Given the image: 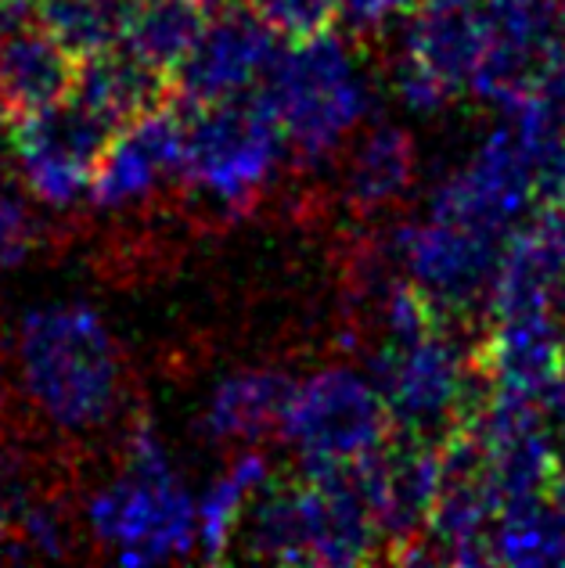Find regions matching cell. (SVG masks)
<instances>
[{
    "mask_svg": "<svg viewBox=\"0 0 565 568\" xmlns=\"http://www.w3.org/2000/svg\"><path fill=\"white\" fill-rule=\"evenodd\" d=\"M77 94L87 109H94L109 126H127L130 119L173 101V83L167 72L141 62L123 43H112L105 51H94L77 62Z\"/></svg>",
    "mask_w": 565,
    "mask_h": 568,
    "instance_id": "d6986e66",
    "label": "cell"
},
{
    "mask_svg": "<svg viewBox=\"0 0 565 568\" xmlns=\"http://www.w3.org/2000/svg\"><path fill=\"white\" fill-rule=\"evenodd\" d=\"M562 40H565V0H562Z\"/></svg>",
    "mask_w": 565,
    "mask_h": 568,
    "instance_id": "f546056e",
    "label": "cell"
},
{
    "mask_svg": "<svg viewBox=\"0 0 565 568\" xmlns=\"http://www.w3.org/2000/svg\"><path fill=\"white\" fill-rule=\"evenodd\" d=\"M295 382L278 367H242L220 378L205 403L202 428L216 443L256 446L281 428Z\"/></svg>",
    "mask_w": 565,
    "mask_h": 568,
    "instance_id": "ffe728a7",
    "label": "cell"
},
{
    "mask_svg": "<svg viewBox=\"0 0 565 568\" xmlns=\"http://www.w3.org/2000/svg\"><path fill=\"white\" fill-rule=\"evenodd\" d=\"M486 51L468 94L497 109H515L547 58L562 51V0H483Z\"/></svg>",
    "mask_w": 565,
    "mask_h": 568,
    "instance_id": "7c38bea8",
    "label": "cell"
},
{
    "mask_svg": "<svg viewBox=\"0 0 565 568\" xmlns=\"http://www.w3.org/2000/svg\"><path fill=\"white\" fill-rule=\"evenodd\" d=\"M475 349L480 338H472V324L454 321H436L411 338H379L367 375L385 399L393 432L440 446L465 425L490 393Z\"/></svg>",
    "mask_w": 565,
    "mask_h": 568,
    "instance_id": "277c9868",
    "label": "cell"
},
{
    "mask_svg": "<svg viewBox=\"0 0 565 568\" xmlns=\"http://www.w3.org/2000/svg\"><path fill=\"white\" fill-rule=\"evenodd\" d=\"M396 263L440 321L472 324L494 288V274L508 237L468 223L425 213V220L400 223L390 234Z\"/></svg>",
    "mask_w": 565,
    "mask_h": 568,
    "instance_id": "ba28073f",
    "label": "cell"
},
{
    "mask_svg": "<svg viewBox=\"0 0 565 568\" xmlns=\"http://www.w3.org/2000/svg\"><path fill=\"white\" fill-rule=\"evenodd\" d=\"M533 209V191L523 162V148L512 123H501L472 148L461 170L443 176L428 199V213L468 223L508 237L512 227Z\"/></svg>",
    "mask_w": 565,
    "mask_h": 568,
    "instance_id": "5bb4252c",
    "label": "cell"
},
{
    "mask_svg": "<svg viewBox=\"0 0 565 568\" xmlns=\"http://www.w3.org/2000/svg\"><path fill=\"white\" fill-rule=\"evenodd\" d=\"M278 58V37L245 0H228L205 14L199 40L173 69V104L202 109L228 98L252 94Z\"/></svg>",
    "mask_w": 565,
    "mask_h": 568,
    "instance_id": "8fae6325",
    "label": "cell"
},
{
    "mask_svg": "<svg viewBox=\"0 0 565 568\" xmlns=\"http://www.w3.org/2000/svg\"><path fill=\"white\" fill-rule=\"evenodd\" d=\"M400 48L418 58L454 98L468 94L486 51L483 0H418Z\"/></svg>",
    "mask_w": 565,
    "mask_h": 568,
    "instance_id": "2e32d148",
    "label": "cell"
},
{
    "mask_svg": "<svg viewBox=\"0 0 565 568\" xmlns=\"http://www.w3.org/2000/svg\"><path fill=\"white\" fill-rule=\"evenodd\" d=\"M353 468L375 518L382 558L400 561L428 532L440 486V446L393 432L375 454L356 460Z\"/></svg>",
    "mask_w": 565,
    "mask_h": 568,
    "instance_id": "4fadbf2b",
    "label": "cell"
},
{
    "mask_svg": "<svg viewBox=\"0 0 565 568\" xmlns=\"http://www.w3.org/2000/svg\"><path fill=\"white\" fill-rule=\"evenodd\" d=\"M181 187L216 216H245L274 184L289 144L263 91L181 109Z\"/></svg>",
    "mask_w": 565,
    "mask_h": 568,
    "instance_id": "8992f818",
    "label": "cell"
},
{
    "mask_svg": "<svg viewBox=\"0 0 565 568\" xmlns=\"http://www.w3.org/2000/svg\"><path fill=\"white\" fill-rule=\"evenodd\" d=\"M205 14L210 11L199 0H130L119 43L130 54H138L141 62L173 77L191 43L199 40Z\"/></svg>",
    "mask_w": 565,
    "mask_h": 568,
    "instance_id": "7402d4cb",
    "label": "cell"
},
{
    "mask_svg": "<svg viewBox=\"0 0 565 568\" xmlns=\"http://www.w3.org/2000/svg\"><path fill=\"white\" fill-rule=\"evenodd\" d=\"M501 511L483 443L457 428L440 443V486L428 515V532L400 561H490V529Z\"/></svg>",
    "mask_w": 565,
    "mask_h": 568,
    "instance_id": "30bf717a",
    "label": "cell"
},
{
    "mask_svg": "<svg viewBox=\"0 0 565 568\" xmlns=\"http://www.w3.org/2000/svg\"><path fill=\"white\" fill-rule=\"evenodd\" d=\"M552 493H555V500L565 507V465L558 468V478H555V486H552Z\"/></svg>",
    "mask_w": 565,
    "mask_h": 568,
    "instance_id": "f1b7e54d",
    "label": "cell"
},
{
    "mask_svg": "<svg viewBox=\"0 0 565 568\" xmlns=\"http://www.w3.org/2000/svg\"><path fill=\"white\" fill-rule=\"evenodd\" d=\"M238 532L245 555L263 561L364 565L382 558L375 518L353 465L303 468L278 483L266 478Z\"/></svg>",
    "mask_w": 565,
    "mask_h": 568,
    "instance_id": "7a4b0ae2",
    "label": "cell"
},
{
    "mask_svg": "<svg viewBox=\"0 0 565 568\" xmlns=\"http://www.w3.org/2000/svg\"><path fill=\"white\" fill-rule=\"evenodd\" d=\"M181 141L184 115L173 101L130 119L101 152L87 202L105 213H130L155 202L170 184H181Z\"/></svg>",
    "mask_w": 565,
    "mask_h": 568,
    "instance_id": "9a60e30c",
    "label": "cell"
},
{
    "mask_svg": "<svg viewBox=\"0 0 565 568\" xmlns=\"http://www.w3.org/2000/svg\"><path fill=\"white\" fill-rule=\"evenodd\" d=\"M558 327H562V342H565V321H562V324H558Z\"/></svg>",
    "mask_w": 565,
    "mask_h": 568,
    "instance_id": "4dcf8cb0",
    "label": "cell"
},
{
    "mask_svg": "<svg viewBox=\"0 0 565 568\" xmlns=\"http://www.w3.org/2000/svg\"><path fill=\"white\" fill-rule=\"evenodd\" d=\"M490 561L518 568L565 565V507L555 493L501 504L490 529Z\"/></svg>",
    "mask_w": 565,
    "mask_h": 568,
    "instance_id": "44dd1931",
    "label": "cell"
},
{
    "mask_svg": "<svg viewBox=\"0 0 565 568\" xmlns=\"http://www.w3.org/2000/svg\"><path fill=\"white\" fill-rule=\"evenodd\" d=\"M14 375L29 410L65 439L109 428L127 403L123 349L87 303L29 310L14 332Z\"/></svg>",
    "mask_w": 565,
    "mask_h": 568,
    "instance_id": "6da1fadb",
    "label": "cell"
},
{
    "mask_svg": "<svg viewBox=\"0 0 565 568\" xmlns=\"http://www.w3.org/2000/svg\"><path fill=\"white\" fill-rule=\"evenodd\" d=\"M77 80V58L43 22H29L11 33H0V123L43 112L62 101Z\"/></svg>",
    "mask_w": 565,
    "mask_h": 568,
    "instance_id": "e0dca14e",
    "label": "cell"
},
{
    "mask_svg": "<svg viewBox=\"0 0 565 568\" xmlns=\"http://www.w3.org/2000/svg\"><path fill=\"white\" fill-rule=\"evenodd\" d=\"M130 0H40V19L77 58L105 51L123 37Z\"/></svg>",
    "mask_w": 565,
    "mask_h": 568,
    "instance_id": "cb8c5ba5",
    "label": "cell"
},
{
    "mask_svg": "<svg viewBox=\"0 0 565 568\" xmlns=\"http://www.w3.org/2000/svg\"><path fill=\"white\" fill-rule=\"evenodd\" d=\"M393 91H396L400 104L414 115H440L454 101L447 87H443L418 58H411L404 48H400L396 62H393Z\"/></svg>",
    "mask_w": 565,
    "mask_h": 568,
    "instance_id": "4316f807",
    "label": "cell"
},
{
    "mask_svg": "<svg viewBox=\"0 0 565 568\" xmlns=\"http://www.w3.org/2000/svg\"><path fill=\"white\" fill-rule=\"evenodd\" d=\"M271 478V465L266 457L249 446V450L238 454L228 471L216 478V483L205 489V497L195 507L199 518V555L205 561H216L228 555V547L234 544V532L242 526V515L249 500L256 497V489Z\"/></svg>",
    "mask_w": 565,
    "mask_h": 568,
    "instance_id": "603a6c76",
    "label": "cell"
},
{
    "mask_svg": "<svg viewBox=\"0 0 565 568\" xmlns=\"http://www.w3.org/2000/svg\"><path fill=\"white\" fill-rule=\"evenodd\" d=\"M418 176V144L393 123L367 126L342 162V202L356 220H371L407 199Z\"/></svg>",
    "mask_w": 565,
    "mask_h": 568,
    "instance_id": "ac0fdd59",
    "label": "cell"
},
{
    "mask_svg": "<svg viewBox=\"0 0 565 568\" xmlns=\"http://www.w3.org/2000/svg\"><path fill=\"white\" fill-rule=\"evenodd\" d=\"M195 507L167 446L141 417L127 432L119 471L87 500L83 526L101 550L127 565L173 561L199 550Z\"/></svg>",
    "mask_w": 565,
    "mask_h": 568,
    "instance_id": "3957f363",
    "label": "cell"
},
{
    "mask_svg": "<svg viewBox=\"0 0 565 568\" xmlns=\"http://www.w3.org/2000/svg\"><path fill=\"white\" fill-rule=\"evenodd\" d=\"M40 220L22 191L0 184V271L22 266L40 245Z\"/></svg>",
    "mask_w": 565,
    "mask_h": 568,
    "instance_id": "484cf974",
    "label": "cell"
},
{
    "mask_svg": "<svg viewBox=\"0 0 565 568\" xmlns=\"http://www.w3.org/2000/svg\"><path fill=\"white\" fill-rule=\"evenodd\" d=\"M335 22H342L353 37H375L400 14H411L418 0H332Z\"/></svg>",
    "mask_w": 565,
    "mask_h": 568,
    "instance_id": "83f0119b",
    "label": "cell"
},
{
    "mask_svg": "<svg viewBox=\"0 0 565 568\" xmlns=\"http://www.w3.org/2000/svg\"><path fill=\"white\" fill-rule=\"evenodd\" d=\"M260 91L278 115L292 159L306 170L332 159L375 104L361 58L332 29L278 51Z\"/></svg>",
    "mask_w": 565,
    "mask_h": 568,
    "instance_id": "5b68a950",
    "label": "cell"
},
{
    "mask_svg": "<svg viewBox=\"0 0 565 568\" xmlns=\"http://www.w3.org/2000/svg\"><path fill=\"white\" fill-rule=\"evenodd\" d=\"M245 4L285 43L321 37V33H329L335 22L332 0H245Z\"/></svg>",
    "mask_w": 565,
    "mask_h": 568,
    "instance_id": "d4e9b609",
    "label": "cell"
},
{
    "mask_svg": "<svg viewBox=\"0 0 565 568\" xmlns=\"http://www.w3.org/2000/svg\"><path fill=\"white\" fill-rule=\"evenodd\" d=\"M278 432L303 468H342L375 454L393 436V422L371 375L329 364L295 382Z\"/></svg>",
    "mask_w": 565,
    "mask_h": 568,
    "instance_id": "52a82bcc",
    "label": "cell"
},
{
    "mask_svg": "<svg viewBox=\"0 0 565 568\" xmlns=\"http://www.w3.org/2000/svg\"><path fill=\"white\" fill-rule=\"evenodd\" d=\"M8 130L22 187L48 209H77L87 202L94 166L115 133L72 91Z\"/></svg>",
    "mask_w": 565,
    "mask_h": 568,
    "instance_id": "9c48e42d",
    "label": "cell"
}]
</instances>
